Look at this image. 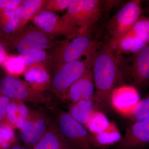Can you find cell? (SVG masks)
Returning <instances> with one entry per match:
<instances>
[{
	"mask_svg": "<svg viewBox=\"0 0 149 149\" xmlns=\"http://www.w3.org/2000/svg\"><path fill=\"white\" fill-rule=\"evenodd\" d=\"M93 73L96 107L105 113L109 111L111 107L110 98L113 91L122 85L124 80L117 56L108 43L100 44L97 49L93 61Z\"/></svg>",
	"mask_w": 149,
	"mask_h": 149,
	"instance_id": "cell-1",
	"label": "cell"
},
{
	"mask_svg": "<svg viewBox=\"0 0 149 149\" xmlns=\"http://www.w3.org/2000/svg\"><path fill=\"white\" fill-rule=\"evenodd\" d=\"M100 45L91 40L87 32L81 33L73 39L58 41L43 63L49 72L53 73L64 65L93 53Z\"/></svg>",
	"mask_w": 149,
	"mask_h": 149,
	"instance_id": "cell-2",
	"label": "cell"
},
{
	"mask_svg": "<svg viewBox=\"0 0 149 149\" xmlns=\"http://www.w3.org/2000/svg\"><path fill=\"white\" fill-rule=\"evenodd\" d=\"M58 42L35 25H27L17 31L5 46L8 52L19 55L33 51L51 49Z\"/></svg>",
	"mask_w": 149,
	"mask_h": 149,
	"instance_id": "cell-3",
	"label": "cell"
},
{
	"mask_svg": "<svg viewBox=\"0 0 149 149\" xmlns=\"http://www.w3.org/2000/svg\"><path fill=\"white\" fill-rule=\"evenodd\" d=\"M96 51L83 58L64 65L53 73L49 89L58 98L65 100L70 87L93 67Z\"/></svg>",
	"mask_w": 149,
	"mask_h": 149,
	"instance_id": "cell-4",
	"label": "cell"
},
{
	"mask_svg": "<svg viewBox=\"0 0 149 149\" xmlns=\"http://www.w3.org/2000/svg\"><path fill=\"white\" fill-rule=\"evenodd\" d=\"M119 68L124 79L136 89L149 86V44L127 58L117 56Z\"/></svg>",
	"mask_w": 149,
	"mask_h": 149,
	"instance_id": "cell-5",
	"label": "cell"
},
{
	"mask_svg": "<svg viewBox=\"0 0 149 149\" xmlns=\"http://www.w3.org/2000/svg\"><path fill=\"white\" fill-rule=\"evenodd\" d=\"M102 2L99 0H72L62 17L69 24L88 32L101 16Z\"/></svg>",
	"mask_w": 149,
	"mask_h": 149,
	"instance_id": "cell-6",
	"label": "cell"
},
{
	"mask_svg": "<svg viewBox=\"0 0 149 149\" xmlns=\"http://www.w3.org/2000/svg\"><path fill=\"white\" fill-rule=\"evenodd\" d=\"M142 15V1L140 0L129 1L123 6L107 24L110 38L109 44L115 42L125 35Z\"/></svg>",
	"mask_w": 149,
	"mask_h": 149,
	"instance_id": "cell-7",
	"label": "cell"
},
{
	"mask_svg": "<svg viewBox=\"0 0 149 149\" xmlns=\"http://www.w3.org/2000/svg\"><path fill=\"white\" fill-rule=\"evenodd\" d=\"M56 122L61 135L72 148L96 149L92 135L68 112H61Z\"/></svg>",
	"mask_w": 149,
	"mask_h": 149,
	"instance_id": "cell-8",
	"label": "cell"
},
{
	"mask_svg": "<svg viewBox=\"0 0 149 149\" xmlns=\"http://www.w3.org/2000/svg\"><path fill=\"white\" fill-rule=\"evenodd\" d=\"M0 92L3 95L17 101L40 104H48L51 102V98L33 90L18 77L9 75L1 80Z\"/></svg>",
	"mask_w": 149,
	"mask_h": 149,
	"instance_id": "cell-9",
	"label": "cell"
},
{
	"mask_svg": "<svg viewBox=\"0 0 149 149\" xmlns=\"http://www.w3.org/2000/svg\"><path fill=\"white\" fill-rule=\"evenodd\" d=\"M32 20L35 26L55 38L62 36L72 39L81 33L80 28L69 24L54 13L42 10Z\"/></svg>",
	"mask_w": 149,
	"mask_h": 149,
	"instance_id": "cell-10",
	"label": "cell"
},
{
	"mask_svg": "<svg viewBox=\"0 0 149 149\" xmlns=\"http://www.w3.org/2000/svg\"><path fill=\"white\" fill-rule=\"evenodd\" d=\"M52 121L41 111H29L27 120L20 129V138L26 147L32 149L45 133Z\"/></svg>",
	"mask_w": 149,
	"mask_h": 149,
	"instance_id": "cell-11",
	"label": "cell"
},
{
	"mask_svg": "<svg viewBox=\"0 0 149 149\" xmlns=\"http://www.w3.org/2000/svg\"><path fill=\"white\" fill-rule=\"evenodd\" d=\"M149 146V117L132 122L115 145L116 149H143Z\"/></svg>",
	"mask_w": 149,
	"mask_h": 149,
	"instance_id": "cell-12",
	"label": "cell"
},
{
	"mask_svg": "<svg viewBox=\"0 0 149 149\" xmlns=\"http://www.w3.org/2000/svg\"><path fill=\"white\" fill-rule=\"evenodd\" d=\"M141 99L138 90L131 85H122L115 88L110 98L111 107L120 114L128 116Z\"/></svg>",
	"mask_w": 149,
	"mask_h": 149,
	"instance_id": "cell-13",
	"label": "cell"
},
{
	"mask_svg": "<svg viewBox=\"0 0 149 149\" xmlns=\"http://www.w3.org/2000/svg\"><path fill=\"white\" fill-rule=\"evenodd\" d=\"M95 86L93 67L70 87L67 94L65 100L71 103L82 100L95 99Z\"/></svg>",
	"mask_w": 149,
	"mask_h": 149,
	"instance_id": "cell-14",
	"label": "cell"
},
{
	"mask_svg": "<svg viewBox=\"0 0 149 149\" xmlns=\"http://www.w3.org/2000/svg\"><path fill=\"white\" fill-rule=\"evenodd\" d=\"M23 74L25 82L35 91L42 93L49 89L51 76L43 63L26 67Z\"/></svg>",
	"mask_w": 149,
	"mask_h": 149,
	"instance_id": "cell-15",
	"label": "cell"
},
{
	"mask_svg": "<svg viewBox=\"0 0 149 149\" xmlns=\"http://www.w3.org/2000/svg\"><path fill=\"white\" fill-rule=\"evenodd\" d=\"M32 149H73L60 132L56 122L52 120L45 133Z\"/></svg>",
	"mask_w": 149,
	"mask_h": 149,
	"instance_id": "cell-16",
	"label": "cell"
},
{
	"mask_svg": "<svg viewBox=\"0 0 149 149\" xmlns=\"http://www.w3.org/2000/svg\"><path fill=\"white\" fill-rule=\"evenodd\" d=\"M48 0H23L15 11L19 19L17 31L27 25V23L43 10Z\"/></svg>",
	"mask_w": 149,
	"mask_h": 149,
	"instance_id": "cell-17",
	"label": "cell"
},
{
	"mask_svg": "<svg viewBox=\"0 0 149 149\" xmlns=\"http://www.w3.org/2000/svg\"><path fill=\"white\" fill-rule=\"evenodd\" d=\"M15 9H0V39L5 45L18 29L19 19Z\"/></svg>",
	"mask_w": 149,
	"mask_h": 149,
	"instance_id": "cell-18",
	"label": "cell"
},
{
	"mask_svg": "<svg viewBox=\"0 0 149 149\" xmlns=\"http://www.w3.org/2000/svg\"><path fill=\"white\" fill-rule=\"evenodd\" d=\"M97 109L95 99L82 100L71 103L68 112L86 128L93 113Z\"/></svg>",
	"mask_w": 149,
	"mask_h": 149,
	"instance_id": "cell-19",
	"label": "cell"
},
{
	"mask_svg": "<svg viewBox=\"0 0 149 149\" xmlns=\"http://www.w3.org/2000/svg\"><path fill=\"white\" fill-rule=\"evenodd\" d=\"M92 136L96 149L115 145L122 138L116 125L111 122L106 129L98 134Z\"/></svg>",
	"mask_w": 149,
	"mask_h": 149,
	"instance_id": "cell-20",
	"label": "cell"
},
{
	"mask_svg": "<svg viewBox=\"0 0 149 149\" xmlns=\"http://www.w3.org/2000/svg\"><path fill=\"white\" fill-rule=\"evenodd\" d=\"M110 123L105 113L97 109L93 113L86 128L92 136H94L106 129Z\"/></svg>",
	"mask_w": 149,
	"mask_h": 149,
	"instance_id": "cell-21",
	"label": "cell"
},
{
	"mask_svg": "<svg viewBox=\"0 0 149 149\" xmlns=\"http://www.w3.org/2000/svg\"><path fill=\"white\" fill-rule=\"evenodd\" d=\"M2 65L9 75L15 77L24 74L26 68L22 60L16 55H8Z\"/></svg>",
	"mask_w": 149,
	"mask_h": 149,
	"instance_id": "cell-22",
	"label": "cell"
},
{
	"mask_svg": "<svg viewBox=\"0 0 149 149\" xmlns=\"http://www.w3.org/2000/svg\"><path fill=\"white\" fill-rule=\"evenodd\" d=\"M132 122L140 121L149 117V93L142 99L127 116Z\"/></svg>",
	"mask_w": 149,
	"mask_h": 149,
	"instance_id": "cell-23",
	"label": "cell"
},
{
	"mask_svg": "<svg viewBox=\"0 0 149 149\" xmlns=\"http://www.w3.org/2000/svg\"><path fill=\"white\" fill-rule=\"evenodd\" d=\"M15 138L13 127L7 122L0 123V148L8 149Z\"/></svg>",
	"mask_w": 149,
	"mask_h": 149,
	"instance_id": "cell-24",
	"label": "cell"
},
{
	"mask_svg": "<svg viewBox=\"0 0 149 149\" xmlns=\"http://www.w3.org/2000/svg\"><path fill=\"white\" fill-rule=\"evenodd\" d=\"M18 56L27 67L38 63L44 62L47 58L48 53L45 50H37Z\"/></svg>",
	"mask_w": 149,
	"mask_h": 149,
	"instance_id": "cell-25",
	"label": "cell"
},
{
	"mask_svg": "<svg viewBox=\"0 0 149 149\" xmlns=\"http://www.w3.org/2000/svg\"><path fill=\"white\" fill-rule=\"evenodd\" d=\"M72 0H48L43 10L51 12H63L67 9Z\"/></svg>",
	"mask_w": 149,
	"mask_h": 149,
	"instance_id": "cell-26",
	"label": "cell"
},
{
	"mask_svg": "<svg viewBox=\"0 0 149 149\" xmlns=\"http://www.w3.org/2000/svg\"><path fill=\"white\" fill-rule=\"evenodd\" d=\"M19 116L17 101L10 102L7 108L6 118L7 122L15 128L17 120Z\"/></svg>",
	"mask_w": 149,
	"mask_h": 149,
	"instance_id": "cell-27",
	"label": "cell"
},
{
	"mask_svg": "<svg viewBox=\"0 0 149 149\" xmlns=\"http://www.w3.org/2000/svg\"><path fill=\"white\" fill-rule=\"evenodd\" d=\"M17 104L19 114L15 124V128L20 129L27 120L29 111L28 108L23 103V102L17 101Z\"/></svg>",
	"mask_w": 149,
	"mask_h": 149,
	"instance_id": "cell-28",
	"label": "cell"
},
{
	"mask_svg": "<svg viewBox=\"0 0 149 149\" xmlns=\"http://www.w3.org/2000/svg\"><path fill=\"white\" fill-rule=\"evenodd\" d=\"M23 0H0V9H15L21 4Z\"/></svg>",
	"mask_w": 149,
	"mask_h": 149,
	"instance_id": "cell-29",
	"label": "cell"
},
{
	"mask_svg": "<svg viewBox=\"0 0 149 149\" xmlns=\"http://www.w3.org/2000/svg\"><path fill=\"white\" fill-rule=\"evenodd\" d=\"M10 101V99L4 95L0 96V123L6 117L7 108Z\"/></svg>",
	"mask_w": 149,
	"mask_h": 149,
	"instance_id": "cell-30",
	"label": "cell"
},
{
	"mask_svg": "<svg viewBox=\"0 0 149 149\" xmlns=\"http://www.w3.org/2000/svg\"><path fill=\"white\" fill-rule=\"evenodd\" d=\"M8 56V53L6 49L5 45L0 40V65L3 63Z\"/></svg>",
	"mask_w": 149,
	"mask_h": 149,
	"instance_id": "cell-31",
	"label": "cell"
},
{
	"mask_svg": "<svg viewBox=\"0 0 149 149\" xmlns=\"http://www.w3.org/2000/svg\"><path fill=\"white\" fill-rule=\"evenodd\" d=\"M8 149H28V148H27V147H23L20 146H13L12 147V148H10Z\"/></svg>",
	"mask_w": 149,
	"mask_h": 149,
	"instance_id": "cell-32",
	"label": "cell"
},
{
	"mask_svg": "<svg viewBox=\"0 0 149 149\" xmlns=\"http://www.w3.org/2000/svg\"><path fill=\"white\" fill-rule=\"evenodd\" d=\"M148 2L149 3V1H148Z\"/></svg>",
	"mask_w": 149,
	"mask_h": 149,
	"instance_id": "cell-33",
	"label": "cell"
},
{
	"mask_svg": "<svg viewBox=\"0 0 149 149\" xmlns=\"http://www.w3.org/2000/svg\"><path fill=\"white\" fill-rule=\"evenodd\" d=\"M0 40H1V39H0Z\"/></svg>",
	"mask_w": 149,
	"mask_h": 149,
	"instance_id": "cell-34",
	"label": "cell"
}]
</instances>
